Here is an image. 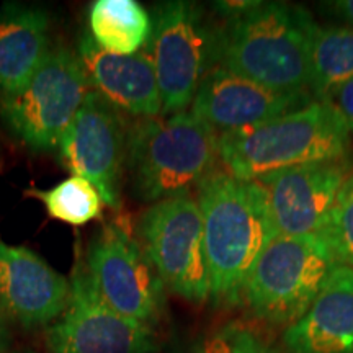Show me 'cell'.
<instances>
[{
    "instance_id": "1",
    "label": "cell",
    "mask_w": 353,
    "mask_h": 353,
    "mask_svg": "<svg viewBox=\"0 0 353 353\" xmlns=\"http://www.w3.org/2000/svg\"><path fill=\"white\" fill-rule=\"evenodd\" d=\"M228 23L218 33L221 69L283 92L309 87L317 25L306 8L286 2H221Z\"/></svg>"
},
{
    "instance_id": "2",
    "label": "cell",
    "mask_w": 353,
    "mask_h": 353,
    "mask_svg": "<svg viewBox=\"0 0 353 353\" xmlns=\"http://www.w3.org/2000/svg\"><path fill=\"white\" fill-rule=\"evenodd\" d=\"M203 218L211 294L234 303L244 291L250 268L276 236L270 203L259 182L239 180L214 169L196 188Z\"/></svg>"
},
{
    "instance_id": "3",
    "label": "cell",
    "mask_w": 353,
    "mask_h": 353,
    "mask_svg": "<svg viewBox=\"0 0 353 353\" xmlns=\"http://www.w3.org/2000/svg\"><path fill=\"white\" fill-rule=\"evenodd\" d=\"M350 132L325 100L260 125L218 134V157L228 174L257 182L276 172L316 162L342 161Z\"/></svg>"
},
{
    "instance_id": "4",
    "label": "cell",
    "mask_w": 353,
    "mask_h": 353,
    "mask_svg": "<svg viewBox=\"0 0 353 353\" xmlns=\"http://www.w3.org/2000/svg\"><path fill=\"white\" fill-rule=\"evenodd\" d=\"M218 159V132L192 112L143 118L128 128L125 169L141 201L192 195Z\"/></svg>"
},
{
    "instance_id": "5",
    "label": "cell",
    "mask_w": 353,
    "mask_h": 353,
    "mask_svg": "<svg viewBox=\"0 0 353 353\" xmlns=\"http://www.w3.org/2000/svg\"><path fill=\"white\" fill-rule=\"evenodd\" d=\"M335 265L324 234H276L254 262L242 294L260 319L293 324L314 301Z\"/></svg>"
},
{
    "instance_id": "6",
    "label": "cell",
    "mask_w": 353,
    "mask_h": 353,
    "mask_svg": "<svg viewBox=\"0 0 353 353\" xmlns=\"http://www.w3.org/2000/svg\"><path fill=\"white\" fill-rule=\"evenodd\" d=\"M90 90L77 52L54 48L21 90L0 97V117L13 138L28 149L57 151Z\"/></svg>"
},
{
    "instance_id": "7",
    "label": "cell",
    "mask_w": 353,
    "mask_h": 353,
    "mask_svg": "<svg viewBox=\"0 0 353 353\" xmlns=\"http://www.w3.org/2000/svg\"><path fill=\"white\" fill-rule=\"evenodd\" d=\"M151 20L144 48L156 70L162 114L183 113L216 63L218 33L210 28L200 6L183 0L159 3Z\"/></svg>"
},
{
    "instance_id": "8",
    "label": "cell",
    "mask_w": 353,
    "mask_h": 353,
    "mask_svg": "<svg viewBox=\"0 0 353 353\" xmlns=\"http://www.w3.org/2000/svg\"><path fill=\"white\" fill-rule=\"evenodd\" d=\"M138 236L165 288L192 303L210 298L203 218L195 198L182 195L154 203L141 216Z\"/></svg>"
},
{
    "instance_id": "9",
    "label": "cell",
    "mask_w": 353,
    "mask_h": 353,
    "mask_svg": "<svg viewBox=\"0 0 353 353\" xmlns=\"http://www.w3.org/2000/svg\"><path fill=\"white\" fill-rule=\"evenodd\" d=\"M87 280L118 314L149 325L164 306V288L139 241L121 224L105 226L88 247Z\"/></svg>"
},
{
    "instance_id": "10",
    "label": "cell",
    "mask_w": 353,
    "mask_h": 353,
    "mask_svg": "<svg viewBox=\"0 0 353 353\" xmlns=\"http://www.w3.org/2000/svg\"><path fill=\"white\" fill-rule=\"evenodd\" d=\"M126 139L121 112L90 90L57 148L70 174L88 180L112 210L121 206Z\"/></svg>"
},
{
    "instance_id": "11",
    "label": "cell",
    "mask_w": 353,
    "mask_h": 353,
    "mask_svg": "<svg viewBox=\"0 0 353 353\" xmlns=\"http://www.w3.org/2000/svg\"><path fill=\"white\" fill-rule=\"evenodd\" d=\"M50 353H154L149 325L110 309L92 288L83 270L74 273L70 301L63 319L46 330Z\"/></svg>"
},
{
    "instance_id": "12",
    "label": "cell",
    "mask_w": 353,
    "mask_h": 353,
    "mask_svg": "<svg viewBox=\"0 0 353 353\" xmlns=\"http://www.w3.org/2000/svg\"><path fill=\"white\" fill-rule=\"evenodd\" d=\"M311 101L306 90H275L214 68L203 77L192 101V113L221 134L296 112Z\"/></svg>"
},
{
    "instance_id": "13",
    "label": "cell",
    "mask_w": 353,
    "mask_h": 353,
    "mask_svg": "<svg viewBox=\"0 0 353 353\" xmlns=\"http://www.w3.org/2000/svg\"><path fill=\"white\" fill-rule=\"evenodd\" d=\"M347 169L342 161L316 162L257 180L267 192L278 234H324Z\"/></svg>"
},
{
    "instance_id": "14",
    "label": "cell",
    "mask_w": 353,
    "mask_h": 353,
    "mask_svg": "<svg viewBox=\"0 0 353 353\" xmlns=\"http://www.w3.org/2000/svg\"><path fill=\"white\" fill-rule=\"evenodd\" d=\"M70 281L26 247L0 241V309L23 327L48 325L64 314Z\"/></svg>"
},
{
    "instance_id": "15",
    "label": "cell",
    "mask_w": 353,
    "mask_h": 353,
    "mask_svg": "<svg viewBox=\"0 0 353 353\" xmlns=\"http://www.w3.org/2000/svg\"><path fill=\"white\" fill-rule=\"evenodd\" d=\"M79 57L92 90L118 112L141 120L162 114L156 70L145 48L134 54L118 56L101 50L90 34H83Z\"/></svg>"
},
{
    "instance_id": "16",
    "label": "cell",
    "mask_w": 353,
    "mask_h": 353,
    "mask_svg": "<svg viewBox=\"0 0 353 353\" xmlns=\"http://www.w3.org/2000/svg\"><path fill=\"white\" fill-rule=\"evenodd\" d=\"M290 353H353V268L337 263L307 311L285 332Z\"/></svg>"
},
{
    "instance_id": "17",
    "label": "cell",
    "mask_w": 353,
    "mask_h": 353,
    "mask_svg": "<svg viewBox=\"0 0 353 353\" xmlns=\"http://www.w3.org/2000/svg\"><path fill=\"white\" fill-rule=\"evenodd\" d=\"M50 51L46 12L19 3L0 8V97L21 90Z\"/></svg>"
},
{
    "instance_id": "18",
    "label": "cell",
    "mask_w": 353,
    "mask_h": 353,
    "mask_svg": "<svg viewBox=\"0 0 353 353\" xmlns=\"http://www.w3.org/2000/svg\"><path fill=\"white\" fill-rule=\"evenodd\" d=\"M88 23L94 41L118 56L143 50L152 32L151 15L136 0H97L90 7Z\"/></svg>"
},
{
    "instance_id": "19",
    "label": "cell",
    "mask_w": 353,
    "mask_h": 353,
    "mask_svg": "<svg viewBox=\"0 0 353 353\" xmlns=\"http://www.w3.org/2000/svg\"><path fill=\"white\" fill-rule=\"evenodd\" d=\"M353 79V28L317 26L309 59V90L317 100Z\"/></svg>"
},
{
    "instance_id": "20",
    "label": "cell",
    "mask_w": 353,
    "mask_h": 353,
    "mask_svg": "<svg viewBox=\"0 0 353 353\" xmlns=\"http://www.w3.org/2000/svg\"><path fill=\"white\" fill-rule=\"evenodd\" d=\"M28 193L43 203L52 219L72 226H82L99 218L103 205L94 185L77 175L69 176L52 188L30 190Z\"/></svg>"
},
{
    "instance_id": "21",
    "label": "cell",
    "mask_w": 353,
    "mask_h": 353,
    "mask_svg": "<svg viewBox=\"0 0 353 353\" xmlns=\"http://www.w3.org/2000/svg\"><path fill=\"white\" fill-rule=\"evenodd\" d=\"M324 236L337 263L353 268V175L339 192Z\"/></svg>"
},
{
    "instance_id": "22",
    "label": "cell",
    "mask_w": 353,
    "mask_h": 353,
    "mask_svg": "<svg viewBox=\"0 0 353 353\" xmlns=\"http://www.w3.org/2000/svg\"><path fill=\"white\" fill-rule=\"evenodd\" d=\"M224 335L231 347V353H276L247 329L231 327L224 332Z\"/></svg>"
},
{
    "instance_id": "23",
    "label": "cell",
    "mask_w": 353,
    "mask_h": 353,
    "mask_svg": "<svg viewBox=\"0 0 353 353\" xmlns=\"http://www.w3.org/2000/svg\"><path fill=\"white\" fill-rule=\"evenodd\" d=\"M324 100L341 114L343 125L347 126L348 132L353 134V79L330 92Z\"/></svg>"
},
{
    "instance_id": "24",
    "label": "cell",
    "mask_w": 353,
    "mask_h": 353,
    "mask_svg": "<svg viewBox=\"0 0 353 353\" xmlns=\"http://www.w3.org/2000/svg\"><path fill=\"white\" fill-rule=\"evenodd\" d=\"M327 6L353 28V0H337V2H329Z\"/></svg>"
},
{
    "instance_id": "25",
    "label": "cell",
    "mask_w": 353,
    "mask_h": 353,
    "mask_svg": "<svg viewBox=\"0 0 353 353\" xmlns=\"http://www.w3.org/2000/svg\"><path fill=\"white\" fill-rule=\"evenodd\" d=\"M7 345V324H6V314L0 309V353L6 350Z\"/></svg>"
},
{
    "instance_id": "26",
    "label": "cell",
    "mask_w": 353,
    "mask_h": 353,
    "mask_svg": "<svg viewBox=\"0 0 353 353\" xmlns=\"http://www.w3.org/2000/svg\"><path fill=\"white\" fill-rule=\"evenodd\" d=\"M175 353H201V348L200 347H195V348H182V350L175 352Z\"/></svg>"
},
{
    "instance_id": "27",
    "label": "cell",
    "mask_w": 353,
    "mask_h": 353,
    "mask_svg": "<svg viewBox=\"0 0 353 353\" xmlns=\"http://www.w3.org/2000/svg\"><path fill=\"white\" fill-rule=\"evenodd\" d=\"M20 353H34V352H20Z\"/></svg>"
}]
</instances>
